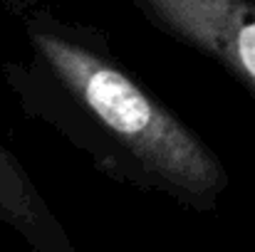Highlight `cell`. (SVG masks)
I'll list each match as a JSON object with an SVG mask.
<instances>
[{
    "label": "cell",
    "mask_w": 255,
    "mask_h": 252,
    "mask_svg": "<svg viewBox=\"0 0 255 252\" xmlns=\"http://www.w3.org/2000/svg\"><path fill=\"white\" fill-rule=\"evenodd\" d=\"M0 223L27 235L37 248H62L60 228L20 164L0 149Z\"/></svg>",
    "instance_id": "3957f363"
},
{
    "label": "cell",
    "mask_w": 255,
    "mask_h": 252,
    "mask_svg": "<svg viewBox=\"0 0 255 252\" xmlns=\"http://www.w3.org/2000/svg\"><path fill=\"white\" fill-rule=\"evenodd\" d=\"M35 42L72 96L173 190L206 198L226 185L211 149L122 70L55 35H35Z\"/></svg>",
    "instance_id": "6da1fadb"
},
{
    "label": "cell",
    "mask_w": 255,
    "mask_h": 252,
    "mask_svg": "<svg viewBox=\"0 0 255 252\" xmlns=\"http://www.w3.org/2000/svg\"><path fill=\"white\" fill-rule=\"evenodd\" d=\"M149 15L223 62L255 94V0H141Z\"/></svg>",
    "instance_id": "7a4b0ae2"
}]
</instances>
